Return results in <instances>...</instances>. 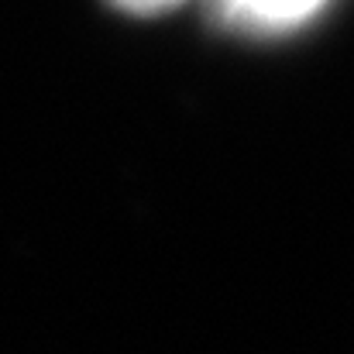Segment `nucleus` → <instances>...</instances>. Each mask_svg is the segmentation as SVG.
<instances>
[{"label": "nucleus", "mask_w": 354, "mask_h": 354, "mask_svg": "<svg viewBox=\"0 0 354 354\" xmlns=\"http://www.w3.org/2000/svg\"><path fill=\"white\" fill-rule=\"evenodd\" d=\"M114 3L120 10H127V14H158V10L179 3V0H114Z\"/></svg>", "instance_id": "nucleus-2"}, {"label": "nucleus", "mask_w": 354, "mask_h": 354, "mask_svg": "<svg viewBox=\"0 0 354 354\" xmlns=\"http://www.w3.org/2000/svg\"><path fill=\"white\" fill-rule=\"evenodd\" d=\"M224 21L251 31H282L313 17L327 0H217Z\"/></svg>", "instance_id": "nucleus-1"}]
</instances>
